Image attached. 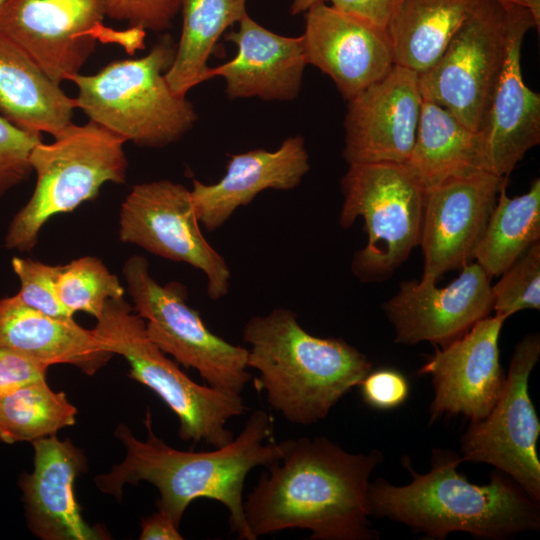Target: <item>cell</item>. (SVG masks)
Listing matches in <instances>:
<instances>
[{"label":"cell","instance_id":"31","mask_svg":"<svg viewBox=\"0 0 540 540\" xmlns=\"http://www.w3.org/2000/svg\"><path fill=\"white\" fill-rule=\"evenodd\" d=\"M501 275L492 286L495 315L506 320L525 309H540V241Z\"/></svg>","mask_w":540,"mask_h":540},{"label":"cell","instance_id":"6","mask_svg":"<svg viewBox=\"0 0 540 540\" xmlns=\"http://www.w3.org/2000/svg\"><path fill=\"white\" fill-rule=\"evenodd\" d=\"M123 297L109 299L93 329L101 346L129 363V377L145 385L179 419V437L214 448L233 439L226 427L242 415L246 406L241 395L228 394L200 385L187 376L149 338L145 321Z\"/></svg>","mask_w":540,"mask_h":540},{"label":"cell","instance_id":"12","mask_svg":"<svg viewBox=\"0 0 540 540\" xmlns=\"http://www.w3.org/2000/svg\"><path fill=\"white\" fill-rule=\"evenodd\" d=\"M540 356V337L531 334L514 348L502 394L489 414L471 425L461 439V458L491 464L540 501L537 440L540 421L528 380Z\"/></svg>","mask_w":540,"mask_h":540},{"label":"cell","instance_id":"23","mask_svg":"<svg viewBox=\"0 0 540 540\" xmlns=\"http://www.w3.org/2000/svg\"><path fill=\"white\" fill-rule=\"evenodd\" d=\"M0 347L24 353L48 366L72 364L93 375L114 355L93 329L73 318H56L22 303L16 295L0 299Z\"/></svg>","mask_w":540,"mask_h":540},{"label":"cell","instance_id":"2","mask_svg":"<svg viewBox=\"0 0 540 540\" xmlns=\"http://www.w3.org/2000/svg\"><path fill=\"white\" fill-rule=\"evenodd\" d=\"M144 424L145 440L137 439L124 424L117 427L115 435L124 444L126 456L108 473L96 477L99 490L119 499L124 485L146 481L159 491L157 509L178 527L195 499L216 500L229 512L231 531L239 539L253 540L244 514L246 477L253 468L281 459L290 444V439L274 441L273 422L267 412L255 410L230 443L202 452L169 446L154 433L149 410Z\"/></svg>","mask_w":540,"mask_h":540},{"label":"cell","instance_id":"3","mask_svg":"<svg viewBox=\"0 0 540 540\" xmlns=\"http://www.w3.org/2000/svg\"><path fill=\"white\" fill-rule=\"evenodd\" d=\"M461 462L452 451L433 449L430 471L419 474L406 459L409 484L395 486L383 479L369 484L371 515L403 523L433 539L464 531L503 540L539 529V502L519 484L503 472H494L489 484L470 483L457 470Z\"/></svg>","mask_w":540,"mask_h":540},{"label":"cell","instance_id":"7","mask_svg":"<svg viewBox=\"0 0 540 540\" xmlns=\"http://www.w3.org/2000/svg\"><path fill=\"white\" fill-rule=\"evenodd\" d=\"M125 140L89 120L72 123L52 143L39 142L30 154L37 182L27 204L12 219L5 246L29 251L42 226L95 198L106 182L126 181Z\"/></svg>","mask_w":540,"mask_h":540},{"label":"cell","instance_id":"5","mask_svg":"<svg viewBox=\"0 0 540 540\" xmlns=\"http://www.w3.org/2000/svg\"><path fill=\"white\" fill-rule=\"evenodd\" d=\"M176 46L167 35L143 57L114 61L93 75L73 76L76 108L125 142L161 148L178 141L197 114L165 78Z\"/></svg>","mask_w":540,"mask_h":540},{"label":"cell","instance_id":"39","mask_svg":"<svg viewBox=\"0 0 540 540\" xmlns=\"http://www.w3.org/2000/svg\"><path fill=\"white\" fill-rule=\"evenodd\" d=\"M522 6L532 12L534 17L540 22V0H499Z\"/></svg>","mask_w":540,"mask_h":540},{"label":"cell","instance_id":"8","mask_svg":"<svg viewBox=\"0 0 540 540\" xmlns=\"http://www.w3.org/2000/svg\"><path fill=\"white\" fill-rule=\"evenodd\" d=\"M340 225L364 220L367 243L351 268L362 281L391 275L420 245L426 191L405 164L349 165L341 179Z\"/></svg>","mask_w":540,"mask_h":540},{"label":"cell","instance_id":"24","mask_svg":"<svg viewBox=\"0 0 540 540\" xmlns=\"http://www.w3.org/2000/svg\"><path fill=\"white\" fill-rule=\"evenodd\" d=\"M75 98L0 31V112L18 127L59 136L72 122Z\"/></svg>","mask_w":540,"mask_h":540},{"label":"cell","instance_id":"36","mask_svg":"<svg viewBox=\"0 0 540 540\" xmlns=\"http://www.w3.org/2000/svg\"><path fill=\"white\" fill-rule=\"evenodd\" d=\"M48 367L24 353L0 347V398L31 383L46 380Z\"/></svg>","mask_w":540,"mask_h":540},{"label":"cell","instance_id":"28","mask_svg":"<svg viewBox=\"0 0 540 540\" xmlns=\"http://www.w3.org/2000/svg\"><path fill=\"white\" fill-rule=\"evenodd\" d=\"M540 241V180L529 190L509 197L499 192L474 260L492 279L501 275L533 244Z\"/></svg>","mask_w":540,"mask_h":540},{"label":"cell","instance_id":"1","mask_svg":"<svg viewBox=\"0 0 540 540\" xmlns=\"http://www.w3.org/2000/svg\"><path fill=\"white\" fill-rule=\"evenodd\" d=\"M383 461L376 449L353 454L326 437L290 439L244 501L253 540L305 529L313 540H371L369 477Z\"/></svg>","mask_w":540,"mask_h":540},{"label":"cell","instance_id":"11","mask_svg":"<svg viewBox=\"0 0 540 540\" xmlns=\"http://www.w3.org/2000/svg\"><path fill=\"white\" fill-rule=\"evenodd\" d=\"M105 0H7L0 31L21 47L57 85L80 73L97 41L128 50L142 44L144 31L116 32L104 25Z\"/></svg>","mask_w":540,"mask_h":540},{"label":"cell","instance_id":"38","mask_svg":"<svg viewBox=\"0 0 540 540\" xmlns=\"http://www.w3.org/2000/svg\"><path fill=\"white\" fill-rule=\"evenodd\" d=\"M141 540H181L179 527L164 512L158 510L141 522Z\"/></svg>","mask_w":540,"mask_h":540},{"label":"cell","instance_id":"37","mask_svg":"<svg viewBox=\"0 0 540 540\" xmlns=\"http://www.w3.org/2000/svg\"><path fill=\"white\" fill-rule=\"evenodd\" d=\"M377 28L386 27L403 0H324Z\"/></svg>","mask_w":540,"mask_h":540},{"label":"cell","instance_id":"26","mask_svg":"<svg viewBox=\"0 0 540 540\" xmlns=\"http://www.w3.org/2000/svg\"><path fill=\"white\" fill-rule=\"evenodd\" d=\"M474 0H403L386 27L395 65L418 75L441 57Z\"/></svg>","mask_w":540,"mask_h":540},{"label":"cell","instance_id":"40","mask_svg":"<svg viewBox=\"0 0 540 540\" xmlns=\"http://www.w3.org/2000/svg\"><path fill=\"white\" fill-rule=\"evenodd\" d=\"M324 0H293L290 11L296 15L301 12H305L312 5L323 2Z\"/></svg>","mask_w":540,"mask_h":540},{"label":"cell","instance_id":"18","mask_svg":"<svg viewBox=\"0 0 540 540\" xmlns=\"http://www.w3.org/2000/svg\"><path fill=\"white\" fill-rule=\"evenodd\" d=\"M305 12L302 38L307 62L327 74L345 100L382 79L395 66L386 30L325 1Z\"/></svg>","mask_w":540,"mask_h":540},{"label":"cell","instance_id":"34","mask_svg":"<svg viewBox=\"0 0 540 540\" xmlns=\"http://www.w3.org/2000/svg\"><path fill=\"white\" fill-rule=\"evenodd\" d=\"M107 16L129 28L162 32L172 26L181 0H105Z\"/></svg>","mask_w":540,"mask_h":540},{"label":"cell","instance_id":"15","mask_svg":"<svg viewBox=\"0 0 540 540\" xmlns=\"http://www.w3.org/2000/svg\"><path fill=\"white\" fill-rule=\"evenodd\" d=\"M493 308L491 278L476 262L461 268L443 288L423 277L405 281L383 304L395 330V342L406 345L428 341L441 347L466 333Z\"/></svg>","mask_w":540,"mask_h":540},{"label":"cell","instance_id":"29","mask_svg":"<svg viewBox=\"0 0 540 540\" xmlns=\"http://www.w3.org/2000/svg\"><path fill=\"white\" fill-rule=\"evenodd\" d=\"M76 416L64 392L52 390L46 380L34 382L0 398V440L13 444L56 435L74 425Z\"/></svg>","mask_w":540,"mask_h":540},{"label":"cell","instance_id":"25","mask_svg":"<svg viewBox=\"0 0 540 540\" xmlns=\"http://www.w3.org/2000/svg\"><path fill=\"white\" fill-rule=\"evenodd\" d=\"M425 191L486 171L477 132L442 106L423 99L415 142L405 164Z\"/></svg>","mask_w":540,"mask_h":540},{"label":"cell","instance_id":"13","mask_svg":"<svg viewBox=\"0 0 540 540\" xmlns=\"http://www.w3.org/2000/svg\"><path fill=\"white\" fill-rule=\"evenodd\" d=\"M199 224L190 190L159 180L132 188L121 206L119 236L123 242L200 270L207 279V295L217 301L228 293L231 271Z\"/></svg>","mask_w":540,"mask_h":540},{"label":"cell","instance_id":"16","mask_svg":"<svg viewBox=\"0 0 540 540\" xmlns=\"http://www.w3.org/2000/svg\"><path fill=\"white\" fill-rule=\"evenodd\" d=\"M506 177L488 171L426 191L420 246L423 277L435 281L472 262Z\"/></svg>","mask_w":540,"mask_h":540},{"label":"cell","instance_id":"4","mask_svg":"<svg viewBox=\"0 0 540 540\" xmlns=\"http://www.w3.org/2000/svg\"><path fill=\"white\" fill-rule=\"evenodd\" d=\"M248 367L258 372L255 387L289 422L308 426L371 371L369 359L341 338L308 333L297 315L276 308L251 317L243 328Z\"/></svg>","mask_w":540,"mask_h":540},{"label":"cell","instance_id":"21","mask_svg":"<svg viewBox=\"0 0 540 540\" xmlns=\"http://www.w3.org/2000/svg\"><path fill=\"white\" fill-rule=\"evenodd\" d=\"M225 39L237 46V53L230 61L209 67L205 80L223 77L230 99L290 101L297 97L308 64L302 35L276 34L245 14L238 30L227 33Z\"/></svg>","mask_w":540,"mask_h":540},{"label":"cell","instance_id":"14","mask_svg":"<svg viewBox=\"0 0 540 540\" xmlns=\"http://www.w3.org/2000/svg\"><path fill=\"white\" fill-rule=\"evenodd\" d=\"M347 102L343 149L346 162L406 164L423 102L418 74L395 65L386 76Z\"/></svg>","mask_w":540,"mask_h":540},{"label":"cell","instance_id":"35","mask_svg":"<svg viewBox=\"0 0 540 540\" xmlns=\"http://www.w3.org/2000/svg\"><path fill=\"white\" fill-rule=\"evenodd\" d=\"M364 402L372 408L387 410L401 405L409 395L407 379L396 370L369 372L360 382Z\"/></svg>","mask_w":540,"mask_h":540},{"label":"cell","instance_id":"30","mask_svg":"<svg viewBox=\"0 0 540 540\" xmlns=\"http://www.w3.org/2000/svg\"><path fill=\"white\" fill-rule=\"evenodd\" d=\"M56 290L60 302L72 315L81 311L96 319L109 299L123 297L125 292L118 277L92 256L61 265Z\"/></svg>","mask_w":540,"mask_h":540},{"label":"cell","instance_id":"9","mask_svg":"<svg viewBox=\"0 0 540 540\" xmlns=\"http://www.w3.org/2000/svg\"><path fill=\"white\" fill-rule=\"evenodd\" d=\"M122 272L133 309L144 319L149 338L177 363L195 369L208 386L241 395L251 380L247 348L210 331L199 312L187 305L185 287L156 282L144 257L128 258Z\"/></svg>","mask_w":540,"mask_h":540},{"label":"cell","instance_id":"17","mask_svg":"<svg viewBox=\"0 0 540 540\" xmlns=\"http://www.w3.org/2000/svg\"><path fill=\"white\" fill-rule=\"evenodd\" d=\"M504 321L497 315L479 320L462 336L436 349L422 366L419 373L429 375L434 388L431 421L462 414L474 422L495 406L506 379L499 358Z\"/></svg>","mask_w":540,"mask_h":540},{"label":"cell","instance_id":"20","mask_svg":"<svg viewBox=\"0 0 540 540\" xmlns=\"http://www.w3.org/2000/svg\"><path fill=\"white\" fill-rule=\"evenodd\" d=\"M32 445L33 470L18 481L28 529L42 540L106 539L102 529L86 523L74 494L76 477L87 469L83 450L56 435Z\"/></svg>","mask_w":540,"mask_h":540},{"label":"cell","instance_id":"33","mask_svg":"<svg viewBox=\"0 0 540 540\" xmlns=\"http://www.w3.org/2000/svg\"><path fill=\"white\" fill-rule=\"evenodd\" d=\"M40 133L18 127L0 116V198L31 174L30 154Z\"/></svg>","mask_w":540,"mask_h":540},{"label":"cell","instance_id":"22","mask_svg":"<svg viewBox=\"0 0 540 540\" xmlns=\"http://www.w3.org/2000/svg\"><path fill=\"white\" fill-rule=\"evenodd\" d=\"M309 169V155L300 135L286 138L274 151L259 148L232 154L218 182L193 181L190 192L198 220L213 232L260 192L294 189Z\"/></svg>","mask_w":540,"mask_h":540},{"label":"cell","instance_id":"32","mask_svg":"<svg viewBox=\"0 0 540 540\" xmlns=\"http://www.w3.org/2000/svg\"><path fill=\"white\" fill-rule=\"evenodd\" d=\"M11 265L20 281L16 296L22 303L52 317L73 318L57 295L56 282L61 265L22 257H14Z\"/></svg>","mask_w":540,"mask_h":540},{"label":"cell","instance_id":"27","mask_svg":"<svg viewBox=\"0 0 540 540\" xmlns=\"http://www.w3.org/2000/svg\"><path fill=\"white\" fill-rule=\"evenodd\" d=\"M181 9L182 32L165 78L176 94L186 96L206 81L207 62L222 33L247 13L246 0H181Z\"/></svg>","mask_w":540,"mask_h":540},{"label":"cell","instance_id":"10","mask_svg":"<svg viewBox=\"0 0 540 540\" xmlns=\"http://www.w3.org/2000/svg\"><path fill=\"white\" fill-rule=\"evenodd\" d=\"M522 6L474 0L439 60L418 75L422 98L477 132L500 76L512 26Z\"/></svg>","mask_w":540,"mask_h":540},{"label":"cell","instance_id":"19","mask_svg":"<svg viewBox=\"0 0 540 540\" xmlns=\"http://www.w3.org/2000/svg\"><path fill=\"white\" fill-rule=\"evenodd\" d=\"M522 8L509 36L506 58L490 103L477 130L485 170L508 178L528 150L540 142V94L524 82L521 47L526 33L539 28Z\"/></svg>","mask_w":540,"mask_h":540},{"label":"cell","instance_id":"41","mask_svg":"<svg viewBox=\"0 0 540 540\" xmlns=\"http://www.w3.org/2000/svg\"><path fill=\"white\" fill-rule=\"evenodd\" d=\"M6 1L7 0H0V14H1L3 8H4V5H5Z\"/></svg>","mask_w":540,"mask_h":540}]
</instances>
